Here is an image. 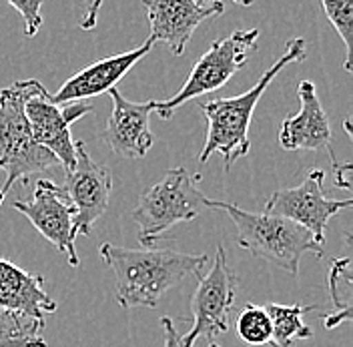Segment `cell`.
<instances>
[{
  "label": "cell",
  "mask_w": 353,
  "mask_h": 347,
  "mask_svg": "<svg viewBox=\"0 0 353 347\" xmlns=\"http://www.w3.org/2000/svg\"><path fill=\"white\" fill-rule=\"evenodd\" d=\"M99 253L114 275L117 304L123 309H154L169 289L191 275L201 277L203 267L209 261L207 253L191 255L151 247L129 249L112 243H103Z\"/></svg>",
  "instance_id": "1"
},
{
  "label": "cell",
  "mask_w": 353,
  "mask_h": 347,
  "mask_svg": "<svg viewBox=\"0 0 353 347\" xmlns=\"http://www.w3.org/2000/svg\"><path fill=\"white\" fill-rule=\"evenodd\" d=\"M305 48V39H291L287 43L285 52L265 70L263 77L247 92L231 99H215L201 105V110L207 119V139L203 151L199 155V163H207L211 155L219 152L225 161V169H231L235 161H239L249 152V127L265 88L271 85V81L287 65L303 61Z\"/></svg>",
  "instance_id": "2"
},
{
  "label": "cell",
  "mask_w": 353,
  "mask_h": 347,
  "mask_svg": "<svg viewBox=\"0 0 353 347\" xmlns=\"http://www.w3.org/2000/svg\"><path fill=\"white\" fill-rule=\"evenodd\" d=\"M209 207L223 209L233 219L241 249L275 267L285 269L291 275L299 273V261L305 253L323 255V245H319L307 229L289 219L267 213H249L233 203L211 199Z\"/></svg>",
  "instance_id": "3"
},
{
  "label": "cell",
  "mask_w": 353,
  "mask_h": 347,
  "mask_svg": "<svg viewBox=\"0 0 353 347\" xmlns=\"http://www.w3.org/2000/svg\"><path fill=\"white\" fill-rule=\"evenodd\" d=\"M30 90L28 81H17L0 90V171L6 179L0 187V205L17 183L43 175L61 163L50 151L34 143L24 117V101Z\"/></svg>",
  "instance_id": "4"
},
{
  "label": "cell",
  "mask_w": 353,
  "mask_h": 347,
  "mask_svg": "<svg viewBox=\"0 0 353 347\" xmlns=\"http://www.w3.org/2000/svg\"><path fill=\"white\" fill-rule=\"evenodd\" d=\"M201 175H191L187 169L176 167L141 195L131 217L145 247H151L173 225L193 221L209 207V199L197 187Z\"/></svg>",
  "instance_id": "5"
},
{
  "label": "cell",
  "mask_w": 353,
  "mask_h": 347,
  "mask_svg": "<svg viewBox=\"0 0 353 347\" xmlns=\"http://www.w3.org/2000/svg\"><path fill=\"white\" fill-rule=\"evenodd\" d=\"M257 39H259V30L249 28V30H235L229 37L215 41L195 63L189 79L185 81V85L176 95L161 103L153 101V112L159 115L161 121H169L175 115V110L185 103L225 87L229 79L245 66Z\"/></svg>",
  "instance_id": "6"
},
{
  "label": "cell",
  "mask_w": 353,
  "mask_h": 347,
  "mask_svg": "<svg viewBox=\"0 0 353 347\" xmlns=\"http://www.w3.org/2000/svg\"><path fill=\"white\" fill-rule=\"evenodd\" d=\"M237 293V275L227 263V251L217 245L211 269L199 277V285L191 297L193 327L181 335V347H193L199 337H215L229 331L231 311Z\"/></svg>",
  "instance_id": "7"
},
{
  "label": "cell",
  "mask_w": 353,
  "mask_h": 347,
  "mask_svg": "<svg viewBox=\"0 0 353 347\" xmlns=\"http://www.w3.org/2000/svg\"><path fill=\"white\" fill-rule=\"evenodd\" d=\"M92 112L90 105H54L41 81L30 79V90L24 101V117L37 145L50 151L66 173L74 169L77 143L72 141L70 125Z\"/></svg>",
  "instance_id": "8"
},
{
  "label": "cell",
  "mask_w": 353,
  "mask_h": 347,
  "mask_svg": "<svg viewBox=\"0 0 353 347\" xmlns=\"http://www.w3.org/2000/svg\"><path fill=\"white\" fill-rule=\"evenodd\" d=\"M325 175L321 169H311L301 185L291 189H279L267 199L265 213L283 217L307 229L319 245H325V229L331 217L352 207V199L335 201L327 199L323 191Z\"/></svg>",
  "instance_id": "9"
},
{
  "label": "cell",
  "mask_w": 353,
  "mask_h": 347,
  "mask_svg": "<svg viewBox=\"0 0 353 347\" xmlns=\"http://www.w3.org/2000/svg\"><path fill=\"white\" fill-rule=\"evenodd\" d=\"M14 209L32 223V227L50 241L72 267H79L81 261L74 249V209L66 199L65 191L54 181L41 177L34 183V193L28 201H14Z\"/></svg>",
  "instance_id": "10"
},
{
  "label": "cell",
  "mask_w": 353,
  "mask_h": 347,
  "mask_svg": "<svg viewBox=\"0 0 353 347\" xmlns=\"http://www.w3.org/2000/svg\"><path fill=\"white\" fill-rule=\"evenodd\" d=\"M63 191L74 209L77 235H90L92 225L109 209L112 177L107 167L90 159L83 141L77 143V163L74 169L66 173Z\"/></svg>",
  "instance_id": "11"
},
{
  "label": "cell",
  "mask_w": 353,
  "mask_h": 347,
  "mask_svg": "<svg viewBox=\"0 0 353 347\" xmlns=\"http://www.w3.org/2000/svg\"><path fill=\"white\" fill-rule=\"evenodd\" d=\"M151 24V39L165 43L169 50L181 57L201 22L215 19L225 12L223 2H199V0H145Z\"/></svg>",
  "instance_id": "12"
},
{
  "label": "cell",
  "mask_w": 353,
  "mask_h": 347,
  "mask_svg": "<svg viewBox=\"0 0 353 347\" xmlns=\"http://www.w3.org/2000/svg\"><path fill=\"white\" fill-rule=\"evenodd\" d=\"M109 97L112 101V110L107 121V129L103 132L105 143L117 157L129 161L143 159L154 145L151 132L153 101L132 103L119 92V88H110Z\"/></svg>",
  "instance_id": "13"
},
{
  "label": "cell",
  "mask_w": 353,
  "mask_h": 347,
  "mask_svg": "<svg viewBox=\"0 0 353 347\" xmlns=\"http://www.w3.org/2000/svg\"><path fill=\"white\" fill-rule=\"evenodd\" d=\"M154 44L157 43L149 37L145 43L132 50L97 61L92 65L81 68L77 75H72L68 81H65V85L54 95H50V101L54 105H74L85 99H90V97L109 92L110 88H117V83L131 70L132 66L153 50Z\"/></svg>",
  "instance_id": "14"
},
{
  "label": "cell",
  "mask_w": 353,
  "mask_h": 347,
  "mask_svg": "<svg viewBox=\"0 0 353 347\" xmlns=\"http://www.w3.org/2000/svg\"><path fill=\"white\" fill-rule=\"evenodd\" d=\"M301 109L295 117L283 121L279 130V145L285 151H321L331 155V127L317 88L311 81H301L297 88ZM333 159V157H331Z\"/></svg>",
  "instance_id": "15"
},
{
  "label": "cell",
  "mask_w": 353,
  "mask_h": 347,
  "mask_svg": "<svg viewBox=\"0 0 353 347\" xmlns=\"http://www.w3.org/2000/svg\"><path fill=\"white\" fill-rule=\"evenodd\" d=\"M0 309L44 321L48 313L57 311V301L46 293L43 275L0 257Z\"/></svg>",
  "instance_id": "16"
},
{
  "label": "cell",
  "mask_w": 353,
  "mask_h": 347,
  "mask_svg": "<svg viewBox=\"0 0 353 347\" xmlns=\"http://www.w3.org/2000/svg\"><path fill=\"white\" fill-rule=\"evenodd\" d=\"M271 317V347H295L299 339L313 337V329L303 321V315L313 311L315 305H265Z\"/></svg>",
  "instance_id": "17"
},
{
  "label": "cell",
  "mask_w": 353,
  "mask_h": 347,
  "mask_svg": "<svg viewBox=\"0 0 353 347\" xmlns=\"http://www.w3.org/2000/svg\"><path fill=\"white\" fill-rule=\"evenodd\" d=\"M352 259L335 257L330 269V295L333 311L323 315V324L327 329L341 326L352 317Z\"/></svg>",
  "instance_id": "18"
},
{
  "label": "cell",
  "mask_w": 353,
  "mask_h": 347,
  "mask_svg": "<svg viewBox=\"0 0 353 347\" xmlns=\"http://www.w3.org/2000/svg\"><path fill=\"white\" fill-rule=\"evenodd\" d=\"M43 329V319L0 309V347H48Z\"/></svg>",
  "instance_id": "19"
},
{
  "label": "cell",
  "mask_w": 353,
  "mask_h": 347,
  "mask_svg": "<svg viewBox=\"0 0 353 347\" xmlns=\"http://www.w3.org/2000/svg\"><path fill=\"white\" fill-rule=\"evenodd\" d=\"M235 329H237V337L247 346L259 347L271 344V335H273L271 317L261 305H247L237 315Z\"/></svg>",
  "instance_id": "20"
},
{
  "label": "cell",
  "mask_w": 353,
  "mask_h": 347,
  "mask_svg": "<svg viewBox=\"0 0 353 347\" xmlns=\"http://www.w3.org/2000/svg\"><path fill=\"white\" fill-rule=\"evenodd\" d=\"M319 6L325 10L330 22L335 26L341 43L345 46V61L343 68L352 72L353 54V2L352 0H321Z\"/></svg>",
  "instance_id": "21"
},
{
  "label": "cell",
  "mask_w": 353,
  "mask_h": 347,
  "mask_svg": "<svg viewBox=\"0 0 353 347\" xmlns=\"http://www.w3.org/2000/svg\"><path fill=\"white\" fill-rule=\"evenodd\" d=\"M10 6L14 10H19L24 21V34L26 37H37L41 24H43V2H32V0H26V2H17V0H10Z\"/></svg>",
  "instance_id": "22"
},
{
  "label": "cell",
  "mask_w": 353,
  "mask_h": 347,
  "mask_svg": "<svg viewBox=\"0 0 353 347\" xmlns=\"http://www.w3.org/2000/svg\"><path fill=\"white\" fill-rule=\"evenodd\" d=\"M161 327H163V347H181V335L176 331L175 321L165 315L161 319Z\"/></svg>",
  "instance_id": "23"
},
{
  "label": "cell",
  "mask_w": 353,
  "mask_h": 347,
  "mask_svg": "<svg viewBox=\"0 0 353 347\" xmlns=\"http://www.w3.org/2000/svg\"><path fill=\"white\" fill-rule=\"evenodd\" d=\"M333 171H335V185H339V187H343V189H350L347 177L352 173V163L339 165V163L335 161V163H333Z\"/></svg>",
  "instance_id": "24"
},
{
  "label": "cell",
  "mask_w": 353,
  "mask_h": 347,
  "mask_svg": "<svg viewBox=\"0 0 353 347\" xmlns=\"http://www.w3.org/2000/svg\"><path fill=\"white\" fill-rule=\"evenodd\" d=\"M207 347H219V346H217L215 341H209V346H207Z\"/></svg>",
  "instance_id": "25"
}]
</instances>
